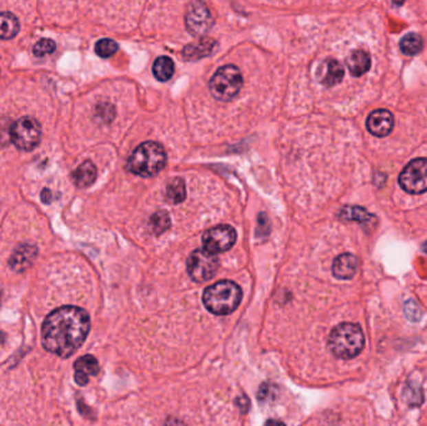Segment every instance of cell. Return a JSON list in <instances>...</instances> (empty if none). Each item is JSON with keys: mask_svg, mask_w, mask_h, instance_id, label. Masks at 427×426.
Returning <instances> with one entry per match:
<instances>
[{"mask_svg": "<svg viewBox=\"0 0 427 426\" xmlns=\"http://www.w3.org/2000/svg\"><path fill=\"white\" fill-rule=\"evenodd\" d=\"M393 124H395V119L388 110L377 109V110H373L367 118L366 128L373 136L384 138L391 133Z\"/></svg>", "mask_w": 427, "mask_h": 426, "instance_id": "cell-11", "label": "cell"}, {"mask_svg": "<svg viewBox=\"0 0 427 426\" xmlns=\"http://www.w3.org/2000/svg\"><path fill=\"white\" fill-rule=\"evenodd\" d=\"M41 202H43V203H50V202H52V193H50V190L47 189V188H45V189H43V191H41Z\"/></svg>", "mask_w": 427, "mask_h": 426, "instance_id": "cell-29", "label": "cell"}, {"mask_svg": "<svg viewBox=\"0 0 427 426\" xmlns=\"http://www.w3.org/2000/svg\"><path fill=\"white\" fill-rule=\"evenodd\" d=\"M340 219H344L347 222H359V223H369L375 220L373 214H370L366 209L360 206H346L341 209L339 214Z\"/></svg>", "mask_w": 427, "mask_h": 426, "instance_id": "cell-22", "label": "cell"}, {"mask_svg": "<svg viewBox=\"0 0 427 426\" xmlns=\"http://www.w3.org/2000/svg\"><path fill=\"white\" fill-rule=\"evenodd\" d=\"M219 269V257L209 251L197 249L188 259V274L197 283H205L215 277Z\"/></svg>", "mask_w": 427, "mask_h": 426, "instance_id": "cell-8", "label": "cell"}, {"mask_svg": "<svg viewBox=\"0 0 427 426\" xmlns=\"http://www.w3.org/2000/svg\"><path fill=\"white\" fill-rule=\"evenodd\" d=\"M56 49V44L52 39H41L35 44L33 47V53L35 56H45L47 54L54 53Z\"/></svg>", "mask_w": 427, "mask_h": 426, "instance_id": "cell-27", "label": "cell"}, {"mask_svg": "<svg viewBox=\"0 0 427 426\" xmlns=\"http://www.w3.org/2000/svg\"><path fill=\"white\" fill-rule=\"evenodd\" d=\"M244 79L241 72L235 65H225L212 75L209 88L215 99L221 102H229L235 98L243 88Z\"/></svg>", "mask_w": 427, "mask_h": 426, "instance_id": "cell-5", "label": "cell"}, {"mask_svg": "<svg viewBox=\"0 0 427 426\" xmlns=\"http://www.w3.org/2000/svg\"><path fill=\"white\" fill-rule=\"evenodd\" d=\"M96 175H98V170H96L94 162L87 160L75 169L73 173V180L78 188L85 189L94 184Z\"/></svg>", "mask_w": 427, "mask_h": 426, "instance_id": "cell-16", "label": "cell"}, {"mask_svg": "<svg viewBox=\"0 0 427 426\" xmlns=\"http://www.w3.org/2000/svg\"><path fill=\"white\" fill-rule=\"evenodd\" d=\"M405 312H406L407 319H410L411 321H413V314H415L416 320L420 319V310H419L417 305L415 304L414 301H407L406 305H405Z\"/></svg>", "mask_w": 427, "mask_h": 426, "instance_id": "cell-28", "label": "cell"}, {"mask_svg": "<svg viewBox=\"0 0 427 426\" xmlns=\"http://www.w3.org/2000/svg\"><path fill=\"white\" fill-rule=\"evenodd\" d=\"M264 426H286L285 425L283 421H280V420H267L266 423H265Z\"/></svg>", "mask_w": 427, "mask_h": 426, "instance_id": "cell-30", "label": "cell"}, {"mask_svg": "<svg viewBox=\"0 0 427 426\" xmlns=\"http://www.w3.org/2000/svg\"><path fill=\"white\" fill-rule=\"evenodd\" d=\"M186 198V188L182 178L171 179L165 190V199L169 204L183 203Z\"/></svg>", "mask_w": 427, "mask_h": 426, "instance_id": "cell-20", "label": "cell"}, {"mask_svg": "<svg viewBox=\"0 0 427 426\" xmlns=\"http://www.w3.org/2000/svg\"><path fill=\"white\" fill-rule=\"evenodd\" d=\"M41 139V127L32 116H23L10 129V140L21 151L34 150Z\"/></svg>", "mask_w": 427, "mask_h": 426, "instance_id": "cell-6", "label": "cell"}, {"mask_svg": "<svg viewBox=\"0 0 427 426\" xmlns=\"http://www.w3.org/2000/svg\"><path fill=\"white\" fill-rule=\"evenodd\" d=\"M215 45H217L215 41L209 39V38H204L197 43H193V44H189V45L184 47V58L188 61L201 59V58L210 55Z\"/></svg>", "mask_w": 427, "mask_h": 426, "instance_id": "cell-18", "label": "cell"}, {"mask_svg": "<svg viewBox=\"0 0 427 426\" xmlns=\"http://www.w3.org/2000/svg\"><path fill=\"white\" fill-rule=\"evenodd\" d=\"M74 370L75 383L78 385L85 386L91 376H96L99 374L100 366L93 355H84L75 361Z\"/></svg>", "mask_w": 427, "mask_h": 426, "instance_id": "cell-14", "label": "cell"}, {"mask_svg": "<svg viewBox=\"0 0 427 426\" xmlns=\"http://www.w3.org/2000/svg\"><path fill=\"white\" fill-rule=\"evenodd\" d=\"M346 64L353 76H361L367 73L371 67V58L365 50H353L349 55Z\"/></svg>", "mask_w": 427, "mask_h": 426, "instance_id": "cell-17", "label": "cell"}, {"mask_svg": "<svg viewBox=\"0 0 427 426\" xmlns=\"http://www.w3.org/2000/svg\"><path fill=\"white\" fill-rule=\"evenodd\" d=\"M422 47H424V41L421 35L416 34V33H408L401 39V52L405 55L419 54Z\"/></svg>", "mask_w": 427, "mask_h": 426, "instance_id": "cell-23", "label": "cell"}, {"mask_svg": "<svg viewBox=\"0 0 427 426\" xmlns=\"http://www.w3.org/2000/svg\"><path fill=\"white\" fill-rule=\"evenodd\" d=\"M358 271V257L353 254H341L332 263V274L340 280H349L355 277Z\"/></svg>", "mask_w": 427, "mask_h": 426, "instance_id": "cell-15", "label": "cell"}, {"mask_svg": "<svg viewBox=\"0 0 427 426\" xmlns=\"http://www.w3.org/2000/svg\"><path fill=\"white\" fill-rule=\"evenodd\" d=\"M19 21L18 18L10 12H1L0 13V39L1 41H10L19 33Z\"/></svg>", "mask_w": 427, "mask_h": 426, "instance_id": "cell-19", "label": "cell"}, {"mask_svg": "<svg viewBox=\"0 0 427 426\" xmlns=\"http://www.w3.org/2000/svg\"><path fill=\"white\" fill-rule=\"evenodd\" d=\"M38 257V248L30 244H21L13 251L9 259V266L15 273H23L29 269Z\"/></svg>", "mask_w": 427, "mask_h": 426, "instance_id": "cell-12", "label": "cell"}, {"mask_svg": "<svg viewBox=\"0 0 427 426\" xmlns=\"http://www.w3.org/2000/svg\"><path fill=\"white\" fill-rule=\"evenodd\" d=\"M344 68L339 61L335 59H326L322 61L316 72L318 81L325 87H335L344 79Z\"/></svg>", "mask_w": 427, "mask_h": 426, "instance_id": "cell-13", "label": "cell"}, {"mask_svg": "<svg viewBox=\"0 0 427 426\" xmlns=\"http://www.w3.org/2000/svg\"><path fill=\"white\" fill-rule=\"evenodd\" d=\"M237 242V231L230 225H217L205 231L203 235L204 251L217 255L230 251Z\"/></svg>", "mask_w": 427, "mask_h": 426, "instance_id": "cell-9", "label": "cell"}, {"mask_svg": "<svg viewBox=\"0 0 427 426\" xmlns=\"http://www.w3.org/2000/svg\"><path fill=\"white\" fill-rule=\"evenodd\" d=\"M170 226H171L170 215L164 210H159V211H156L150 217V231H151V233H154L155 235L163 234V233L169 229Z\"/></svg>", "mask_w": 427, "mask_h": 426, "instance_id": "cell-24", "label": "cell"}, {"mask_svg": "<svg viewBox=\"0 0 427 426\" xmlns=\"http://www.w3.org/2000/svg\"><path fill=\"white\" fill-rule=\"evenodd\" d=\"M174 61L169 56H159L153 64V74L157 81H168L174 75Z\"/></svg>", "mask_w": 427, "mask_h": 426, "instance_id": "cell-21", "label": "cell"}, {"mask_svg": "<svg viewBox=\"0 0 427 426\" xmlns=\"http://www.w3.org/2000/svg\"><path fill=\"white\" fill-rule=\"evenodd\" d=\"M166 159V153L159 142H142L130 156L127 168L135 175L150 178L165 168Z\"/></svg>", "mask_w": 427, "mask_h": 426, "instance_id": "cell-4", "label": "cell"}, {"mask_svg": "<svg viewBox=\"0 0 427 426\" xmlns=\"http://www.w3.org/2000/svg\"><path fill=\"white\" fill-rule=\"evenodd\" d=\"M402 399L407 405L420 406L424 403V392L420 384L408 381L402 392Z\"/></svg>", "mask_w": 427, "mask_h": 426, "instance_id": "cell-25", "label": "cell"}, {"mask_svg": "<svg viewBox=\"0 0 427 426\" xmlns=\"http://www.w3.org/2000/svg\"><path fill=\"white\" fill-rule=\"evenodd\" d=\"M241 288L230 280H221L208 286L203 294L204 306L215 315H229L241 303Z\"/></svg>", "mask_w": 427, "mask_h": 426, "instance_id": "cell-2", "label": "cell"}, {"mask_svg": "<svg viewBox=\"0 0 427 426\" xmlns=\"http://www.w3.org/2000/svg\"><path fill=\"white\" fill-rule=\"evenodd\" d=\"M401 188L408 194L417 195L427 191V159L419 158L408 162L399 176Z\"/></svg>", "mask_w": 427, "mask_h": 426, "instance_id": "cell-7", "label": "cell"}, {"mask_svg": "<svg viewBox=\"0 0 427 426\" xmlns=\"http://www.w3.org/2000/svg\"><path fill=\"white\" fill-rule=\"evenodd\" d=\"M89 330L90 318L87 311L78 306H61L44 320L43 346L61 358H69L83 345Z\"/></svg>", "mask_w": 427, "mask_h": 426, "instance_id": "cell-1", "label": "cell"}, {"mask_svg": "<svg viewBox=\"0 0 427 426\" xmlns=\"http://www.w3.org/2000/svg\"><path fill=\"white\" fill-rule=\"evenodd\" d=\"M327 345L330 352L339 359L356 358L365 348V335L359 325L342 323L330 332Z\"/></svg>", "mask_w": 427, "mask_h": 426, "instance_id": "cell-3", "label": "cell"}, {"mask_svg": "<svg viewBox=\"0 0 427 426\" xmlns=\"http://www.w3.org/2000/svg\"><path fill=\"white\" fill-rule=\"evenodd\" d=\"M119 45L113 39H102L95 44V53L100 58H110L116 54Z\"/></svg>", "mask_w": 427, "mask_h": 426, "instance_id": "cell-26", "label": "cell"}, {"mask_svg": "<svg viewBox=\"0 0 427 426\" xmlns=\"http://www.w3.org/2000/svg\"><path fill=\"white\" fill-rule=\"evenodd\" d=\"M185 24L190 34L194 36H203L210 30L214 24V19L206 4H204L201 1H194L190 4L186 10Z\"/></svg>", "mask_w": 427, "mask_h": 426, "instance_id": "cell-10", "label": "cell"}]
</instances>
